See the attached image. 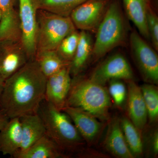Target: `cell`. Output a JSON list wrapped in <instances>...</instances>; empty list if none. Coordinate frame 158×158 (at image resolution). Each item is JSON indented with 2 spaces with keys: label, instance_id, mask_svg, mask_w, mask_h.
Listing matches in <instances>:
<instances>
[{
  "label": "cell",
  "instance_id": "16",
  "mask_svg": "<svg viewBox=\"0 0 158 158\" xmlns=\"http://www.w3.org/2000/svg\"><path fill=\"white\" fill-rule=\"evenodd\" d=\"M123 7L128 18L138 29L144 39L150 40L148 30L146 16L152 7V0H123Z\"/></svg>",
  "mask_w": 158,
  "mask_h": 158
},
{
  "label": "cell",
  "instance_id": "21",
  "mask_svg": "<svg viewBox=\"0 0 158 158\" xmlns=\"http://www.w3.org/2000/svg\"><path fill=\"white\" fill-rule=\"evenodd\" d=\"M38 9L64 16H69L73 11L87 0H34Z\"/></svg>",
  "mask_w": 158,
  "mask_h": 158
},
{
  "label": "cell",
  "instance_id": "17",
  "mask_svg": "<svg viewBox=\"0 0 158 158\" xmlns=\"http://www.w3.org/2000/svg\"><path fill=\"white\" fill-rule=\"evenodd\" d=\"M93 41L90 32L81 31L76 52L69 65L71 76H79L88 64L92 56Z\"/></svg>",
  "mask_w": 158,
  "mask_h": 158
},
{
  "label": "cell",
  "instance_id": "26",
  "mask_svg": "<svg viewBox=\"0 0 158 158\" xmlns=\"http://www.w3.org/2000/svg\"><path fill=\"white\" fill-rule=\"evenodd\" d=\"M109 94L117 106H121L124 102L127 97L125 86L120 80H113L110 81Z\"/></svg>",
  "mask_w": 158,
  "mask_h": 158
},
{
  "label": "cell",
  "instance_id": "24",
  "mask_svg": "<svg viewBox=\"0 0 158 158\" xmlns=\"http://www.w3.org/2000/svg\"><path fill=\"white\" fill-rule=\"evenodd\" d=\"M80 38L77 30L66 36L60 43L56 51L65 62L70 63L76 52Z\"/></svg>",
  "mask_w": 158,
  "mask_h": 158
},
{
  "label": "cell",
  "instance_id": "10",
  "mask_svg": "<svg viewBox=\"0 0 158 158\" xmlns=\"http://www.w3.org/2000/svg\"><path fill=\"white\" fill-rule=\"evenodd\" d=\"M29 60L22 41H0V76L5 81Z\"/></svg>",
  "mask_w": 158,
  "mask_h": 158
},
{
  "label": "cell",
  "instance_id": "12",
  "mask_svg": "<svg viewBox=\"0 0 158 158\" xmlns=\"http://www.w3.org/2000/svg\"><path fill=\"white\" fill-rule=\"evenodd\" d=\"M62 111L70 117L82 138L90 142L98 135L101 124L97 118L77 108L66 106Z\"/></svg>",
  "mask_w": 158,
  "mask_h": 158
},
{
  "label": "cell",
  "instance_id": "27",
  "mask_svg": "<svg viewBox=\"0 0 158 158\" xmlns=\"http://www.w3.org/2000/svg\"><path fill=\"white\" fill-rule=\"evenodd\" d=\"M151 145L152 149V152L155 155H157L158 153V133L157 131H156L154 133L151 141Z\"/></svg>",
  "mask_w": 158,
  "mask_h": 158
},
{
  "label": "cell",
  "instance_id": "25",
  "mask_svg": "<svg viewBox=\"0 0 158 158\" xmlns=\"http://www.w3.org/2000/svg\"><path fill=\"white\" fill-rule=\"evenodd\" d=\"M146 22L150 39L153 48L158 50V17L152 6L150 8L146 16Z\"/></svg>",
  "mask_w": 158,
  "mask_h": 158
},
{
  "label": "cell",
  "instance_id": "22",
  "mask_svg": "<svg viewBox=\"0 0 158 158\" xmlns=\"http://www.w3.org/2000/svg\"><path fill=\"white\" fill-rule=\"evenodd\" d=\"M119 122L126 142L131 152L134 157L141 155L143 152V143L139 130L126 117H123Z\"/></svg>",
  "mask_w": 158,
  "mask_h": 158
},
{
  "label": "cell",
  "instance_id": "3",
  "mask_svg": "<svg viewBox=\"0 0 158 158\" xmlns=\"http://www.w3.org/2000/svg\"><path fill=\"white\" fill-rule=\"evenodd\" d=\"M95 33L91 58L94 61L102 58L113 49L124 45L127 28L119 0L111 1Z\"/></svg>",
  "mask_w": 158,
  "mask_h": 158
},
{
  "label": "cell",
  "instance_id": "7",
  "mask_svg": "<svg viewBox=\"0 0 158 158\" xmlns=\"http://www.w3.org/2000/svg\"><path fill=\"white\" fill-rule=\"evenodd\" d=\"M112 0H87L75 8L69 17L76 28L96 32Z\"/></svg>",
  "mask_w": 158,
  "mask_h": 158
},
{
  "label": "cell",
  "instance_id": "15",
  "mask_svg": "<svg viewBox=\"0 0 158 158\" xmlns=\"http://www.w3.org/2000/svg\"><path fill=\"white\" fill-rule=\"evenodd\" d=\"M22 141L21 126L19 118H10L0 130V152L11 157L17 153Z\"/></svg>",
  "mask_w": 158,
  "mask_h": 158
},
{
  "label": "cell",
  "instance_id": "29",
  "mask_svg": "<svg viewBox=\"0 0 158 158\" xmlns=\"http://www.w3.org/2000/svg\"><path fill=\"white\" fill-rule=\"evenodd\" d=\"M4 84H5V80L0 76V101H1V97L4 88Z\"/></svg>",
  "mask_w": 158,
  "mask_h": 158
},
{
  "label": "cell",
  "instance_id": "1",
  "mask_svg": "<svg viewBox=\"0 0 158 158\" xmlns=\"http://www.w3.org/2000/svg\"><path fill=\"white\" fill-rule=\"evenodd\" d=\"M46 77L35 59L5 81L0 110L10 118L37 113L44 99Z\"/></svg>",
  "mask_w": 158,
  "mask_h": 158
},
{
  "label": "cell",
  "instance_id": "19",
  "mask_svg": "<svg viewBox=\"0 0 158 158\" xmlns=\"http://www.w3.org/2000/svg\"><path fill=\"white\" fill-rule=\"evenodd\" d=\"M105 146L110 152L117 157H135L126 142L120 122L117 119H114L110 124L105 141Z\"/></svg>",
  "mask_w": 158,
  "mask_h": 158
},
{
  "label": "cell",
  "instance_id": "18",
  "mask_svg": "<svg viewBox=\"0 0 158 158\" xmlns=\"http://www.w3.org/2000/svg\"><path fill=\"white\" fill-rule=\"evenodd\" d=\"M47 135L39 139L25 151L17 153L14 158H61L67 157Z\"/></svg>",
  "mask_w": 158,
  "mask_h": 158
},
{
  "label": "cell",
  "instance_id": "11",
  "mask_svg": "<svg viewBox=\"0 0 158 158\" xmlns=\"http://www.w3.org/2000/svg\"><path fill=\"white\" fill-rule=\"evenodd\" d=\"M69 65L47 78L44 100L61 111L66 106L71 87Z\"/></svg>",
  "mask_w": 158,
  "mask_h": 158
},
{
  "label": "cell",
  "instance_id": "5",
  "mask_svg": "<svg viewBox=\"0 0 158 158\" xmlns=\"http://www.w3.org/2000/svg\"><path fill=\"white\" fill-rule=\"evenodd\" d=\"M37 51L56 50L69 34L77 30L69 16L38 9Z\"/></svg>",
  "mask_w": 158,
  "mask_h": 158
},
{
  "label": "cell",
  "instance_id": "8",
  "mask_svg": "<svg viewBox=\"0 0 158 158\" xmlns=\"http://www.w3.org/2000/svg\"><path fill=\"white\" fill-rule=\"evenodd\" d=\"M21 41L30 60L34 59L37 48V12L34 0H18Z\"/></svg>",
  "mask_w": 158,
  "mask_h": 158
},
{
  "label": "cell",
  "instance_id": "23",
  "mask_svg": "<svg viewBox=\"0 0 158 158\" xmlns=\"http://www.w3.org/2000/svg\"><path fill=\"white\" fill-rule=\"evenodd\" d=\"M141 88L148 112V117L151 122L156 121L158 116V91L153 84H144Z\"/></svg>",
  "mask_w": 158,
  "mask_h": 158
},
{
  "label": "cell",
  "instance_id": "20",
  "mask_svg": "<svg viewBox=\"0 0 158 158\" xmlns=\"http://www.w3.org/2000/svg\"><path fill=\"white\" fill-rule=\"evenodd\" d=\"M34 59L46 78L70 65L57 53L56 50L37 51Z\"/></svg>",
  "mask_w": 158,
  "mask_h": 158
},
{
  "label": "cell",
  "instance_id": "6",
  "mask_svg": "<svg viewBox=\"0 0 158 158\" xmlns=\"http://www.w3.org/2000/svg\"><path fill=\"white\" fill-rule=\"evenodd\" d=\"M132 55L143 79L152 84L158 82V56L156 50L135 30L130 35Z\"/></svg>",
  "mask_w": 158,
  "mask_h": 158
},
{
  "label": "cell",
  "instance_id": "9",
  "mask_svg": "<svg viewBox=\"0 0 158 158\" xmlns=\"http://www.w3.org/2000/svg\"><path fill=\"white\" fill-rule=\"evenodd\" d=\"M134 73L127 59L120 53L108 57L95 69L90 79L102 85L113 80L133 81Z\"/></svg>",
  "mask_w": 158,
  "mask_h": 158
},
{
  "label": "cell",
  "instance_id": "28",
  "mask_svg": "<svg viewBox=\"0 0 158 158\" xmlns=\"http://www.w3.org/2000/svg\"><path fill=\"white\" fill-rule=\"evenodd\" d=\"M9 118L6 116L2 110H0V130L6 124Z\"/></svg>",
  "mask_w": 158,
  "mask_h": 158
},
{
  "label": "cell",
  "instance_id": "14",
  "mask_svg": "<svg viewBox=\"0 0 158 158\" xmlns=\"http://www.w3.org/2000/svg\"><path fill=\"white\" fill-rule=\"evenodd\" d=\"M19 118L22 141L20 149L17 153L25 151L46 135L44 123L38 113L24 115Z\"/></svg>",
  "mask_w": 158,
  "mask_h": 158
},
{
  "label": "cell",
  "instance_id": "2",
  "mask_svg": "<svg viewBox=\"0 0 158 158\" xmlns=\"http://www.w3.org/2000/svg\"><path fill=\"white\" fill-rule=\"evenodd\" d=\"M37 113L44 123L46 135L66 156V152H75L81 145L82 136L65 112L58 110L44 99Z\"/></svg>",
  "mask_w": 158,
  "mask_h": 158
},
{
  "label": "cell",
  "instance_id": "30",
  "mask_svg": "<svg viewBox=\"0 0 158 158\" xmlns=\"http://www.w3.org/2000/svg\"><path fill=\"white\" fill-rule=\"evenodd\" d=\"M0 17H1V14H0Z\"/></svg>",
  "mask_w": 158,
  "mask_h": 158
},
{
  "label": "cell",
  "instance_id": "4",
  "mask_svg": "<svg viewBox=\"0 0 158 158\" xmlns=\"http://www.w3.org/2000/svg\"><path fill=\"white\" fill-rule=\"evenodd\" d=\"M74 78L66 106L79 108L97 118L106 119L111 102L110 94L104 86L90 78Z\"/></svg>",
  "mask_w": 158,
  "mask_h": 158
},
{
  "label": "cell",
  "instance_id": "13",
  "mask_svg": "<svg viewBox=\"0 0 158 158\" xmlns=\"http://www.w3.org/2000/svg\"><path fill=\"white\" fill-rule=\"evenodd\" d=\"M128 90V110L130 120L138 130H142L147 123L148 112L141 88L133 81H130Z\"/></svg>",
  "mask_w": 158,
  "mask_h": 158
}]
</instances>
